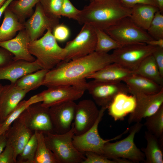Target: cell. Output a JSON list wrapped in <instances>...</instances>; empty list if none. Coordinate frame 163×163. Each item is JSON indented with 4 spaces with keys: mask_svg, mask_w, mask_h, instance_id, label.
Returning <instances> with one entry per match:
<instances>
[{
    "mask_svg": "<svg viewBox=\"0 0 163 163\" xmlns=\"http://www.w3.org/2000/svg\"><path fill=\"white\" fill-rule=\"evenodd\" d=\"M114 62L111 54L94 51L68 62L62 61L46 73L42 85H71L86 91L87 76Z\"/></svg>",
    "mask_w": 163,
    "mask_h": 163,
    "instance_id": "cell-1",
    "label": "cell"
},
{
    "mask_svg": "<svg viewBox=\"0 0 163 163\" xmlns=\"http://www.w3.org/2000/svg\"><path fill=\"white\" fill-rule=\"evenodd\" d=\"M131 11V8L120 0H98L85 6L76 21L81 25L88 24L104 30L122 19L130 17Z\"/></svg>",
    "mask_w": 163,
    "mask_h": 163,
    "instance_id": "cell-2",
    "label": "cell"
},
{
    "mask_svg": "<svg viewBox=\"0 0 163 163\" xmlns=\"http://www.w3.org/2000/svg\"><path fill=\"white\" fill-rule=\"evenodd\" d=\"M28 48L42 69L50 70L65 59L66 50L58 45L50 29L40 38L31 41Z\"/></svg>",
    "mask_w": 163,
    "mask_h": 163,
    "instance_id": "cell-3",
    "label": "cell"
},
{
    "mask_svg": "<svg viewBox=\"0 0 163 163\" xmlns=\"http://www.w3.org/2000/svg\"><path fill=\"white\" fill-rule=\"evenodd\" d=\"M142 126L141 122L135 123L129 129V134L125 138L114 142L106 143L103 148L102 155L119 163H126L125 159L132 163H144V155L134 142L136 134L140 131Z\"/></svg>",
    "mask_w": 163,
    "mask_h": 163,
    "instance_id": "cell-4",
    "label": "cell"
},
{
    "mask_svg": "<svg viewBox=\"0 0 163 163\" xmlns=\"http://www.w3.org/2000/svg\"><path fill=\"white\" fill-rule=\"evenodd\" d=\"M43 134L46 144L54 154L58 163H82L85 159L84 154L77 150L73 143L75 135L73 122L71 129L66 133Z\"/></svg>",
    "mask_w": 163,
    "mask_h": 163,
    "instance_id": "cell-5",
    "label": "cell"
},
{
    "mask_svg": "<svg viewBox=\"0 0 163 163\" xmlns=\"http://www.w3.org/2000/svg\"><path fill=\"white\" fill-rule=\"evenodd\" d=\"M158 47L145 43L125 45L114 50V62L134 72L142 62Z\"/></svg>",
    "mask_w": 163,
    "mask_h": 163,
    "instance_id": "cell-6",
    "label": "cell"
},
{
    "mask_svg": "<svg viewBox=\"0 0 163 163\" xmlns=\"http://www.w3.org/2000/svg\"><path fill=\"white\" fill-rule=\"evenodd\" d=\"M106 109L104 107L101 108L96 121L89 130L82 134L74 135L73 136V144L80 152L84 154L86 152L90 151L102 155L103 148L106 143L120 139L129 131V128H127L122 133L112 139L106 140L103 139L99 134L98 126Z\"/></svg>",
    "mask_w": 163,
    "mask_h": 163,
    "instance_id": "cell-7",
    "label": "cell"
},
{
    "mask_svg": "<svg viewBox=\"0 0 163 163\" xmlns=\"http://www.w3.org/2000/svg\"><path fill=\"white\" fill-rule=\"evenodd\" d=\"M104 31L114 40L125 45L145 43L153 39L146 30L135 24L130 17L122 19Z\"/></svg>",
    "mask_w": 163,
    "mask_h": 163,
    "instance_id": "cell-8",
    "label": "cell"
},
{
    "mask_svg": "<svg viewBox=\"0 0 163 163\" xmlns=\"http://www.w3.org/2000/svg\"><path fill=\"white\" fill-rule=\"evenodd\" d=\"M97 42L95 29L88 24H83L80 31L64 47L66 53L65 62L82 57L95 51Z\"/></svg>",
    "mask_w": 163,
    "mask_h": 163,
    "instance_id": "cell-9",
    "label": "cell"
},
{
    "mask_svg": "<svg viewBox=\"0 0 163 163\" xmlns=\"http://www.w3.org/2000/svg\"><path fill=\"white\" fill-rule=\"evenodd\" d=\"M96 104L107 109L118 93H129L126 85L122 82L93 79L88 82L87 89Z\"/></svg>",
    "mask_w": 163,
    "mask_h": 163,
    "instance_id": "cell-10",
    "label": "cell"
},
{
    "mask_svg": "<svg viewBox=\"0 0 163 163\" xmlns=\"http://www.w3.org/2000/svg\"><path fill=\"white\" fill-rule=\"evenodd\" d=\"M85 91L71 85H63L48 88L39 93L42 99L41 105L46 108L80 98Z\"/></svg>",
    "mask_w": 163,
    "mask_h": 163,
    "instance_id": "cell-11",
    "label": "cell"
},
{
    "mask_svg": "<svg viewBox=\"0 0 163 163\" xmlns=\"http://www.w3.org/2000/svg\"><path fill=\"white\" fill-rule=\"evenodd\" d=\"M136 104L134 111L129 114L128 120L129 124L140 122L155 113L163 105V89L153 94H139L135 95Z\"/></svg>",
    "mask_w": 163,
    "mask_h": 163,
    "instance_id": "cell-12",
    "label": "cell"
},
{
    "mask_svg": "<svg viewBox=\"0 0 163 163\" xmlns=\"http://www.w3.org/2000/svg\"><path fill=\"white\" fill-rule=\"evenodd\" d=\"M41 102L33 104L22 113L26 123L33 132L55 133L51 120L49 108L43 107Z\"/></svg>",
    "mask_w": 163,
    "mask_h": 163,
    "instance_id": "cell-13",
    "label": "cell"
},
{
    "mask_svg": "<svg viewBox=\"0 0 163 163\" xmlns=\"http://www.w3.org/2000/svg\"><path fill=\"white\" fill-rule=\"evenodd\" d=\"M99 113L96 104L91 99L83 100L77 104L73 122L75 135L82 134L91 128Z\"/></svg>",
    "mask_w": 163,
    "mask_h": 163,
    "instance_id": "cell-14",
    "label": "cell"
},
{
    "mask_svg": "<svg viewBox=\"0 0 163 163\" xmlns=\"http://www.w3.org/2000/svg\"><path fill=\"white\" fill-rule=\"evenodd\" d=\"M59 24V19L51 17L44 11L40 2L36 5L32 15L24 23L31 41L39 39L48 29L52 31Z\"/></svg>",
    "mask_w": 163,
    "mask_h": 163,
    "instance_id": "cell-15",
    "label": "cell"
},
{
    "mask_svg": "<svg viewBox=\"0 0 163 163\" xmlns=\"http://www.w3.org/2000/svg\"><path fill=\"white\" fill-rule=\"evenodd\" d=\"M76 104L74 101H70L49 108L55 133L62 134L70 130L74 120Z\"/></svg>",
    "mask_w": 163,
    "mask_h": 163,
    "instance_id": "cell-16",
    "label": "cell"
},
{
    "mask_svg": "<svg viewBox=\"0 0 163 163\" xmlns=\"http://www.w3.org/2000/svg\"><path fill=\"white\" fill-rule=\"evenodd\" d=\"M34 133L27 126L22 113L5 133L7 144L12 147L16 161L18 156Z\"/></svg>",
    "mask_w": 163,
    "mask_h": 163,
    "instance_id": "cell-17",
    "label": "cell"
},
{
    "mask_svg": "<svg viewBox=\"0 0 163 163\" xmlns=\"http://www.w3.org/2000/svg\"><path fill=\"white\" fill-rule=\"evenodd\" d=\"M41 69L36 59L33 62L13 60L0 66V80H8L14 84L24 75Z\"/></svg>",
    "mask_w": 163,
    "mask_h": 163,
    "instance_id": "cell-18",
    "label": "cell"
},
{
    "mask_svg": "<svg viewBox=\"0 0 163 163\" xmlns=\"http://www.w3.org/2000/svg\"><path fill=\"white\" fill-rule=\"evenodd\" d=\"M31 41L28 34L24 29L18 32L12 39L0 42V47L11 53L14 60H24L29 62L35 61L36 59L30 53L28 44Z\"/></svg>",
    "mask_w": 163,
    "mask_h": 163,
    "instance_id": "cell-19",
    "label": "cell"
},
{
    "mask_svg": "<svg viewBox=\"0 0 163 163\" xmlns=\"http://www.w3.org/2000/svg\"><path fill=\"white\" fill-rule=\"evenodd\" d=\"M28 92L14 84L4 86L0 101V123L3 122Z\"/></svg>",
    "mask_w": 163,
    "mask_h": 163,
    "instance_id": "cell-20",
    "label": "cell"
},
{
    "mask_svg": "<svg viewBox=\"0 0 163 163\" xmlns=\"http://www.w3.org/2000/svg\"><path fill=\"white\" fill-rule=\"evenodd\" d=\"M136 104L135 96L121 92L117 94L108 106V114L115 121L123 120L134 110Z\"/></svg>",
    "mask_w": 163,
    "mask_h": 163,
    "instance_id": "cell-21",
    "label": "cell"
},
{
    "mask_svg": "<svg viewBox=\"0 0 163 163\" xmlns=\"http://www.w3.org/2000/svg\"><path fill=\"white\" fill-rule=\"evenodd\" d=\"M123 82L127 87L129 93L133 95L139 94H155L163 89V86L134 73L127 77Z\"/></svg>",
    "mask_w": 163,
    "mask_h": 163,
    "instance_id": "cell-22",
    "label": "cell"
},
{
    "mask_svg": "<svg viewBox=\"0 0 163 163\" xmlns=\"http://www.w3.org/2000/svg\"><path fill=\"white\" fill-rule=\"evenodd\" d=\"M134 72L120 64L113 62L88 75L86 79L122 82Z\"/></svg>",
    "mask_w": 163,
    "mask_h": 163,
    "instance_id": "cell-23",
    "label": "cell"
},
{
    "mask_svg": "<svg viewBox=\"0 0 163 163\" xmlns=\"http://www.w3.org/2000/svg\"><path fill=\"white\" fill-rule=\"evenodd\" d=\"M144 136L147 145L140 149L145 158L144 163H163V139L148 131L145 132Z\"/></svg>",
    "mask_w": 163,
    "mask_h": 163,
    "instance_id": "cell-24",
    "label": "cell"
},
{
    "mask_svg": "<svg viewBox=\"0 0 163 163\" xmlns=\"http://www.w3.org/2000/svg\"><path fill=\"white\" fill-rule=\"evenodd\" d=\"M130 16L137 26L146 31L155 13L159 9L158 7L150 5L140 4L131 7Z\"/></svg>",
    "mask_w": 163,
    "mask_h": 163,
    "instance_id": "cell-25",
    "label": "cell"
},
{
    "mask_svg": "<svg viewBox=\"0 0 163 163\" xmlns=\"http://www.w3.org/2000/svg\"><path fill=\"white\" fill-rule=\"evenodd\" d=\"M4 14V19L0 27V42L12 39L18 32L24 29V23L18 21L8 7Z\"/></svg>",
    "mask_w": 163,
    "mask_h": 163,
    "instance_id": "cell-26",
    "label": "cell"
},
{
    "mask_svg": "<svg viewBox=\"0 0 163 163\" xmlns=\"http://www.w3.org/2000/svg\"><path fill=\"white\" fill-rule=\"evenodd\" d=\"M134 73L163 86V77L160 74L152 54L147 56L142 62Z\"/></svg>",
    "mask_w": 163,
    "mask_h": 163,
    "instance_id": "cell-27",
    "label": "cell"
},
{
    "mask_svg": "<svg viewBox=\"0 0 163 163\" xmlns=\"http://www.w3.org/2000/svg\"><path fill=\"white\" fill-rule=\"evenodd\" d=\"M42 101V98L39 94L31 97L27 100H22L6 119L0 124V135L5 133L13 122L30 105Z\"/></svg>",
    "mask_w": 163,
    "mask_h": 163,
    "instance_id": "cell-28",
    "label": "cell"
},
{
    "mask_svg": "<svg viewBox=\"0 0 163 163\" xmlns=\"http://www.w3.org/2000/svg\"><path fill=\"white\" fill-rule=\"evenodd\" d=\"M40 0H13L8 8L15 15L18 21L24 23L34 12V7Z\"/></svg>",
    "mask_w": 163,
    "mask_h": 163,
    "instance_id": "cell-29",
    "label": "cell"
},
{
    "mask_svg": "<svg viewBox=\"0 0 163 163\" xmlns=\"http://www.w3.org/2000/svg\"><path fill=\"white\" fill-rule=\"evenodd\" d=\"M49 71L41 69L28 74L18 79L14 84L20 89L29 92L42 85Z\"/></svg>",
    "mask_w": 163,
    "mask_h": 163,
    "instance_id": "cell-30",
    "label": "cell"
},
{
    "mask_svg": "<svg viewBox=\"0 0 163 163\" xmlns=\"http://www.w3.org/2000/svg\"><path fill=\"white\" fill-rule=\"evenodd\" d=\"M37 145L34 163H58L53 153L47 147L42 132H35Z\"/></svg>",
    "mask_w": 163,
    "mask_h": 163,
    "instance_id": "cell-31",
    "label": "cell"
},
{
    "mask_svg": "<svg viewBox=\"0 0 163 163\" xmlns=\"http://www.w3.org/2000/svg\"><path fill=\"white\" fill-rule=\"evenodd\" d=\"M97 42L95 51L104 53L125 45L114 40L104 30L95 29Z\"/></svg>",
    "mask_w": 163,
    "mask_h": 163,
    "instance_id": "cell-32",
    "label": "cell"
},
{
    "mask_svg": "<svg viewBox=\"0 0 163 163\" xmlns=\"http://www.w3.org/2000/svg\"><path fill=\"white\" fill-rule=\"evenodd\" d=\"M145 119L144 125L147 131L163 139V105L155 113Z\"/></svg>",
    "mask_w": 163,
    "mask_h": 163,
    "instance_id": "cell-33",
    "label": "cell"
},
{
    "mask_svg": "<svg viewBox=\"0 0 163 163\" xmlns=\"http://www.w3.org/2000/svg\"><path fill=\"white\" fill-rule=\"evenodd\" d=\"M37 145L34 132L16 159L17 163H34Z\"/></svg>",
    "mask_w": 163,
    "mask_h": 163,
    "instance_id": "cell-34",
    "label": "cell"
},
{
    "mask_svg": "<svg viewBox=\"0 0 163 163\" xmlns=\"http://www.w3.org/2000/svg\"><path fill=\"white\" fill-rule=\"evenodd\" d=\"M159 10L155 14L146 31L154 39H163V15Z\"/></svg>",
    "mask_w": 163,
    "mask_h": 163,
    "instance_id": "cell-35",
    "label": "cell"
},
{
    "mask_svg": "<svg viewBox=\"0 0 163 163\" xmlns=\"http://www.w3.org/2000/svg\"><path fill=\"white\" fill-rule=\"evenodd\" d=\"M63 0H40V4L45 12L49 16L59 19Z\"/></svg>",
    "mask_w": 163,
    "mask_h": 163,
    "instance_id": "cell-36",
    "label": "cell"
},
{
    "mask_svg": "<svg viewBox=\"0 0 163 163\" xmlns=\"http://www.w3.org/2000/svg\"><path fill=\"white\" fill-rule=\"evenodd\" d=\"M81 10L77 8L70 0H63L61 11V16L77 20Z\"/></svg>",
    "mask_w": 163,
    "mask_h": 163,
    "instance_id": "cell-37",
    "label": "cell"
},
{
    "mask_svg": "<svg viewBox=\"0 0 163 163\" xmlns=\"http://www.w3.org/2000/svg\"><path fill=\"white\" fill-rule=\"evenodd\" d=\"M85 159L82 163H119L117 160L110 159L104 155L90 151L84 153Z\"/></svg>",
    "mask_w": 163,
    "mask_h": 163,
    "instance_id": "cell-38",
    "label": "cell"
},
{
    "mask_svg": "<svg viewBox=\"0 0 163 163\" xmlns=\"http://www.w3.org/2000/svg\"><path fill=\"white\" fill-rule=\"evenodd\" d=\"M52 32L56 41L61 42L66 40L70 34L69 28L63 24H59L56 25L53 29Z\"/></svg>",
    "mask_w": 163,
    "mask_h": 163,
    "instance_id": "cell-39",
    "label": "cell"
},
{
    "mask_svg": "<svg viewBox=\"0 0 163 163\" xmlns=\"http://www.w3.org/2000/svg\"><path fill=\"white\" fill-rule=\"evenodd\" d=\"M0 163H17L12 147L7 144L0 154Z\"/></svg>",
    "mask_w": 163,
    "mask_h": 163,
    "instance_id": "cell-40",
    "label": "cell"
},
{
    "mask_svg": "<svg viewBox=\"0 0 163 163\" xmlns=\"http://www.w3.org/2000/svg\"><path fill=\"white\" fill-rule=\"evenodd\" d=\"M152 55L161 76L163 77V48L158 47Z\"/></svg>",
    "mask_w": 163,
    "mask_h": 163,
    "instance_id": "cell-41",
    "label": "cell"
},
{
    "mask_svg": "<svg viewBox=\"0 0 163 163\" xmlns=\"http://www.w3.org/2000/svg\"><path fill=\"white\" fill-rule=\"evenodd\" d=\"M125 6L131 8L137 4H145L152 5L158 8L157 2L155 0H120Z\"/></svg>",
    "mask_w": 163,
    "mask_h": 163,
    "instance_id": "cell-42",
    "label": "cell"
},
{
    "mask_svg": "<svg viewBox=\"0 0 163 163\" xmlns=\"http://www.w3.org/2000/svg\"><path fill=\"white\" fill-rule=\"evenodd\" d=\"M13 55L6 49L0 47V66L13 60Z\"/></svg>",
    "mask_w": 163,
    "mask_h": 163,
    "instance_id": "cell-43",
    "label": "cell"
},
{
    "mask_svg": "<svg viewBox=\"0 0 163 163\" xmlns=\"http://www.w3.org/2000/svg\"><path fill=\"white\" fill-rule=\"evenodd\" d=\"M145 43L153 46L163 48V39H153L146 42Z\"/></svg>",
    "mask_w": 163,
    "mask_h": 163,
    "instance_id": "cell-44",
    "label": "cell"
},
{
    "mask_svg": "<svg viewBox=\"0 0 163 163\" xmlns=\"http://www.w3.org/2000/svg\"><path fill=\"white\" fill-rule=\"evenodd\" d=\"M7 144V141L4 133L0 135V154Z\"/></svg>",
    "mask_w": 163,
    "mask_h": 163,
    "instance_id": "cell-45",
    "label": "cell"
},
{
    "mask_svg": "<svg viewBox=\"0 0 163 163\" xmlns=\"http://www.w3.org/2000/svg\"><path fill=\"white\" fill-rule=\"evenodd\" d=\"M14 0H6L3 5L0 8V19L6 9L8 7L11 3Z\"/></svg>",
    "mask_w": 163,
    "mask_h": 163,
    "instance_id": "cell-46",
    "label": "cell"
},
{
    "mask_svg": "<svg viewBox=\"0 0 163 163\" xmlns=\"http://www.w3.org/2000/svg\"><path fill=\"white\" fill-rule=\"evenodd\" d=\"M157 2L159 10L163 13V0H155Z\"/></svg>",
    "mask_w": 163,
    "mask_h": 163,
    "instance_id": "cell-47",
    "label": "cell"
},
{
    "mask_svg": "<svg viewBox=\"0 0 163 163\" xmlns=\"http://www.w3.org/2000/svg\"><path fill=\"white\" fill-rule=\"evenodd\" d=\"M4 86L2 84L0 83V101L2 92L4 89Z\"/></svg>",
    "mask_w": 163,
    "mask_h": 163,
    "instance_id": "cell-48",
    "label": "cell"
},
{
    "mask_svg": "<svg viewBox=\"0 0 163 163\" xmlns=\"http://www.w3.org/2000/svg\"><path fill=\"white\" fill-rule=\"evenodd\" d=\"M6 0H0V8L4 3Z\"/></svg>",
    "mask_w": 163,
    "mask_h": 163,
    "instance_id": "cell-49",
    "label": "cell"
},
{
    "mask_svg": "<svg viewBox=\"0 0 163 163\" xmlns=\"http://www.w3.org/2000/svg\"><path fill=\"white\" fill-rule=\"evenodd\" d=\"M90 2L98 0H89Z\"/></svg>",
    "mask_w": 163,
    "mask_h": 163,
    "instance_id": "cell-50",
    "label": "cell"
},
{
    "mask_svg": "<svg viewBox=\"0 0 163 163\" xmlns=\"http://www.w3.org/2000/svg\"><path fill=\"white\" fill-rule=\"evenodd\" d=\"M85 0V1H86V0Z\"/></svg>",
    "mask_w": 163,
    "mask_h": 163,
    "instance_id": "cell-51",
    "label": "cell"
},
{
    "mask_svg": "<svg viewBox=\"0 0 163 163\" xmlns=\"http://www.w3.org/2000/svg\"></svg>",
    "mask_w": 163,
    "mask_h": 163,
    "instance_id": "cell-52",
    "label": "cell"
}]
</instances>
